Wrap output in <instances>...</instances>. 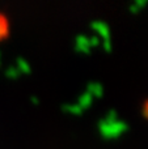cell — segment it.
<instances>
[{"label":"cell","mask_w":148,"mask_h":149,"mask_svg":"<svg viewBox=\"0 0 148 149\" xmlns=\"http://www.w3.org/2000/svg\"><path fill=\"white\" fill-rule=\"evenodd\" d=\"M9 33V22L3 13H0V41L4 39Z\"/></svg>","instance_id":"6da1fadb"},{"label":"cell","mask_w":148,"mask_h":149,"mask_svg":"<svg viewBox=\"0 0 148 149\" xmlns=\"http://www.w3.org/2000/svg\"><path fill=\"white\" fill-rule=\"evenodd\" d=\"M143 114L148 118V102H146V105H144V107H143Z\"/></svg>","instance_id":"7a4b0ae2"}]
</instances>
